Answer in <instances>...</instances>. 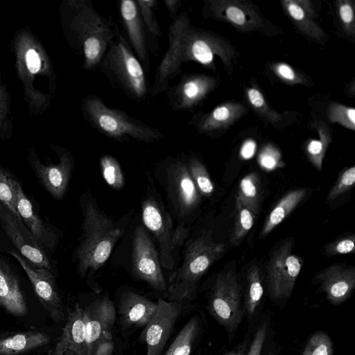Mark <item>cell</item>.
<instances>
[{
    "mask_svg": "<svg viewBox=\"0 0 355 355\" xmlns=\"http://www.w3.org/2000/svg\"><path fill=\"white\" fill-rule=\"evenodd\" d=\"M306 194V189L302 188L286 193L266 218L260 236H266L284 221L303 200Z\"/></svg>",
    "mask_w": 355,
    "mask_h": 355,
    "instance_id": "4316f807",
    "label": "cell"
},
{
    "mask_svg": "<svg viewBox=\"0 0 355 355\" xmlns=\"http://www.w3.org/2000/svg\"><path fill=\"white\" fill-rule=\"evenodd\" d=\"M155 174L164 189L170 214L178 223L187 226L200 204L201 195L185 160L167 157L158 164Z\"/></svg>",
    "mask_w": 355,
    "mask_h": 355,
    "instance_id": "ba28073f",
    "label": "cell"
},
{
    "mask_svg": "<svg viewBox=\"0 0 355 355\" xmlns=\"http://www.w3.org/2000/svg\"><path fill=\"white\" fill-rule=\"evenodd\" d=\"M318 139H311L306 145V155L313 166L319 171H322V162L331 141V136L327 125L323 121L315 123Z\"/></svg>",
    "mask_w": 355,
    "mask_h": 355,
    "instance_id": "1f68e13d",
    "label": "cell"
},
{
    "mask_svg": "<svg viewBox=\"0 0 355 355\" xmlns=\"http://www.w3.org/2000/svg\"><path fill=\"white\" fill-rule=\"evenodd\" d=\"M163 3L166 6L172 20L178 15L179 8L181 6V0H164Z\"/></svg>",
    "mask_w": 355,
    "mask_h": 355,
    "instance_id": "681fc988",
    "label": "cell"
},
{
    "mask_svg": "<svg viewBox=\"0 0 355 355\" xmlns=\"http://www.w3.org/2000/svg\"><path fill=\"white\" fill-rule=\"evenodd\" d=\"M0 306L16 316L26 313L27 307L19 281L8 263L0 258Z\"/></svg>",
    "mask_w": 355,
    "mask_h": 355,
    "instance_id": "d4e9b609",
    "label": "cell"
},
{
    "mask_svg": "<svg viewBox=\"0 0 355 355\" xmlns=\"http://www.w3.org/2000/svg\"><path fill=\"white\" fill-rule=\"evenodd\" d=\"M236 198L255 216L259 214L261 200V187L257 173H251L241 180Z\"/></svg>",
    "mask_w": 355,
    "mask_h": 355,
    "instance_id": "f546056e",
    "label": "cell"
},
{
    "mask_svg": "<svg viewBox=\"0 0 355 355\" xmlns=\"http://www.w3.org/2000/svg\"><path fill=\"white\" fill-rule=\"evenodd\" d=\"M246 280L245 311L248 316H252L259 306L263 294L261 271L257 265L253 264L248 268Z\"/></svg>",
    "mask_w": 355,
    "mask_h": 355,
    "instance_id": "4dcf8cb0",
    "label": "cell"
},
{
    "mask_svg": "<svg viewBox=\"0 0 355 355\" xmlns=\"http://www.w3.org/2000/svg\"><path fill=\"white\" fill-rule=\"evenodd\" d=\"M200 330V318L194 315L183 326L164 355H191Z\"/></svg>",
    "mask_w": 355,
    "mask_h": 355,
    "instance_id": "f1b7e54d",
    "label": "cell"
},
{
    "mask_svg": "<svg viewBox=\"0 0 355 355\" xmlns=\"http://www.w3.org/2000/svg\"><path fill=\"white\" fill-rule=\"evenodd\" d=\"M73 27L83 56L84 67L94 70L99 67L109 47L118 37L117 27L100 14L91 1H78Z\"/></svg>",
    "mask_w": 355,
    "mask_h": 355,
    "instance_id": "8992f818",
    "label": "cell"
},
{
    "mask_svg": "<svg viewBox=\"0 0 355 355\" xmlns=\"http://www.w3.org/2000/svg\"><path fill=\"white\" fill-rule=\"evenodd\" d=\"M73 164L72 157L65 154L58 164L44 166L35 162L33 168L44 189L53 198L61 199L67 189Z\"/></svg>",
    "mask_w": 355,
    "mask_h": 355,
    "instance_id": "603a6c76",
    "label": "cell"
},
{
    "mask_svg": "<svg viewBox=\"0 0 355 355\" xmlns=\"http://www.w3.org/2000/svg\"><path fill=\"white\" fill-rule=\"evenodd\" d=\"M355 183V166H352L342 172L329 191L327 201L330 202L349 190Z\"/></svg>",
    "mask_w": 355,
    "mask_h": 355,
    "instance_id": "ab89813d",
    "label": "cell"
},
{
    "mask_svg": "<svg viewBox=\"0 0 355 355\" xmlns=\"http://www.w3.org/2000/svg\"><path fill=\"white\" fill-rule=\"evenodd\" d=\"M132 272L157 292H166L168 285L162 270L159 254L144 226L138 225L133 234Z\"/></svg>",
    "mask_w": 355,
    "mask_h": 355,
    "instance_id": "8fae6325",
    "label": "cell"
},
{
    "mask_svg": "<svg viewBox=\"0 0 355 355\" xmlns=\"http://www.w3.org/2000/svg\"><path fill=\"white\" fill-rule=\"evenodd\" d=\"M246 96L254 110L272 123H277L282 119V115L272 110L266 102L263 94L256 87L247 89Z\"/></svg>",
    "mask_w": 355,
    "mask_h": 355,
    "instance_id": "8d00e7d4",
    "label": "cell"
},
{
    "mask_svg": "<svg viewBox=\"0 0 355 355\" xmlns=\"http://www.w3.org/2000/svg\"><path fill=\"white\" fill-rule=\"evenodd\" d=\"M0 224L22 257L38 268L51 270V263L45 251L22 220L0 203Z\"/></svg>",
    "mask_w": 355,
    "mask_h": 355,
    "instance_id": "5bb4252c",
    "label": "cell"
},
{
    "mask_svg": "<svg viewBox=\"0 0 355 355\" xmlns=\"http://www.w3.org/2000/svg\"><path fill=\"white\" fill-rule=\"evenodd\" d=\"M188 171L201 196L209 197L214 191V185L207 169L196 157L185 159Z\"/></svg>",
    "mask_w": 355,
    "mask_h": 355,
    "instance_id": "d6a6232c",
    "label": "cell"
},
{
    "mask_svg": "<svg viewBox=\"0 0 355 355\" xmlns=\"http://www.w3.org/2000/svg\"><path fill=\"white\" fill-rule=\"evenodd\" d=\"M154 191L153 189L148 188L142 200V221L157 243L162 268L174 270L189 237V230L186 225L175 223V219Z\"/></svg>",
    "mask_w": 355,
    "mask_h": 355,
    "instance_id": "5b68a950",
    "label": "cell"
},
{
    "mask_svg": "<svg viewBox=\"0 0 355 355\" xmlns=\"http://www.w3.org/2000/svg\"><path fill=\"white\" fill-rule=\"evenodd\" d=\"M256 150V143L253 139H247L245 140L240 150V155L243 159H250L251 158Z\"/></svg>",
    "mask_w": 355,
    "mask_h": 355,
    "instance_id": "c3c4849f",
    "label": "cell"
},
{
    "mask_svg": "<svg viewBox=\"0 0 355 355\" xmlns=\"http://www.w3.org/2000/svg\"><path fill=\"white\" fill-rule=\"evenodd\" d=\"M258 161L259 165L266 170H274L280 163L279 152L272 146H267L260 152Z\"/></svg>",
    "mask_w": 355,
    "mask_h": 355,
    "instance_id": "f6af8a7d",
    "label": "cell"
},
{
    "mask_svg": "<svg viewBox=\"0 0 355 355\" xmlns=\"http://www.w3.org/2000/svg\"><path fill=\"white\" fill-rule=\"evenodd\" d=\"M83 110L92 128L117 141L132 140L152 143L164 137L159 129L130 116L123 110L108 107L103 99L94 94L85 98Z\"/></svg>",
    "mask_w": 355,
    "mask_h": 355,
    "instance_id": "277c9868",
    "label": "cell"
},
{
    "mask_svg": "<svg viewBox=\"0 0 355 355\" xmlns=\"http://www.w3.org/2000/svg\"><path fill=\"white\" fill-rule=\"evenodd\" d=\"M26 60L29 71L34 73L40 69V59L34 49H30L26 55Z\"/></svg>",
    "mask_w": 355,
    "mask_h": 355,
    "instance_id": "7dc6e473",
    "label": "cell"
},
{
    "mask_svg": "<svg viewBox=\"0 0 355 355\" xmlns=\"http://www.w3.org/2000/svg\"><path fill=\"white\" fill-rule=\"evenodd\" d=\"M267 325L263 323L256 331L246 355H261L266 336Z\"/></svg>",
    "mask_w": 355,
    "mask_h": 355,
    "instance_id": "bcb514c9",
    "label": "cell"
},
{
    "mask_svg": "<svg viewBox=\"0 0 355 355\" xmlns=\"http://www.w3.org/2000/svg\"><path fill=\"white\" fill-rule=\"evenodd\" d=\"M180 266L174 269L167 288L168 301L192 300L201 278L224 254L226 246L214 241L211 230H204L187 240Z\"/></svg>",
    "mask_w": 355,
    "mask_h": 355,
    "instance_id": "3957f363",
    "label": "cell"
},
{
    "mask_svg": "<svg viewBox=\"0 0 355 355\" xmlns=\"http://www.w3.org/2000/svg\"><path fill=\"white\" fill-rule=\"evenodd\" d=\"M327 116L331 123H338L352 130L355 129V110L353 107L331 103L327 110Z\"/></svg>",
    "mask_w": 355,
    "mask_h": 355,
    "instance_id": "f35d334b",
    "label": "cell"
},
{
    "mask_svg": "<svg viewBox=\"0 0 355 355\" xmlns=\"http://www.w3.org/2000/svg\"><path fill=\"white\" fill-rule=\"evenodd\" d=\"M334 343L328 334L317 331L309 339L302 355H334Z\"/></svg>",
    "mask_w": 355,
    "mask_h": 355,
    "instance_id": "d590c367",
    "label": "cell"
},
{
    "mask_svg": "<svg viewBox=\"0 0 355 355\" xmlns=\"http://www.w3.org/2000/svg\"><path fill=\"white\" fill-rule=\"evenodd\" d=\"M197 355H202V354H200V353H199V354H198Z\"/></svg>",
    "mask_w": 355,
    "mask_h": 355,
    "instance_id": "db71d44e",
    "label": "cell"
},
{
    "mask_svg": "<svg viewBox=\"0 0 355 355\" xmlns=\"http://www.w3.org/2000/svg\"><path fill=\"white\" fill-rule=\"evenodd\" d=\"M119 10L133 52L141 63L148 65V53L146 41V27L136 1H121L119 3Z\"/></svg>",
    "mask_w": 355,
    "mask_h": 355,
    "instance_id": "7402d4cb",
    "label": "cell"
},
{
    "mask_svg": "<svg viewBox=\"0 0 355 355\" xmlns=\"http://www.w3.org/2000/svg\"><path fill=\"white\" fill-rule=\"evenodd\" d=\"M157 309L139 336L146 346V355H162L183 310L182 302L159 298Z\"/></svg>",
    "mask_w": 355,
    "mask_h": 355,
    "instance_id": "7c38bea8",
    "label": "cell"
},
{
    "mask_svg": "<svg viewBox=\"0 0 355 355\" xmlns=\"http://www.w3.org/2000/svg\"><path fill=\"white\" fill-rule=\"evenodd\" d=\"M103 178L112 188L119 190L123 188L125 180L122 169L116 159L110 155H105L99 159Z\"/></svg>",
    "mask_w": 355,
    "mask_h": 355,
    "instance_id": "e575fe53",
    "label": "cell"
},
{
    "mask_svg": "<svg viewBox=\"0 0 355 355\" xmlns=\"http://www.w3.org/2000/svg\"><path fill=\"white\" fill-rule=\"evenodd\" d=\"M49 338L41 332L28 331L0 339V355H16L46 345Z\"/></svg>",
    "mask_w": 355,
    "mask_h": 355,
    "instance_id": "83f0119b",
    "label": "cell"
},
{
    "mask_svg": "<svg viewBox=\"0 0 355 355\" xmlns=\"http://www.w3.org/2000/svg\"><path fill=\"white\" fill-rule=\"evenodd\" d=\"M206 8L213 17L226 21L241 31H254L263 25L258 12L246 1L210 0L207 1Z\"/></svg>",
    "mask_w": 355,
    "mask_h": 355,
    "instance_id": "ac0fdd59",
    "label": "cell"
},
{
    "mask_svg": "<svg viewBox=\"0 0 355 355\" xmlns=\"http://www.w3.org/2000/svg\"><path fill=\"white\" fill-rule=\"evenodd\" d=\"M157 303L132 291H126L119 303L120 323L125 329L145 327L157 309Z\"/></svg>",
    "mask_w": 355,
    "mask_h": 355,
    "instance_id": "ffe728a7",
    "label": "cell"
},
{
    "mask_svg": "<svg viewBox=\"0 0 355 355\" xmlns=\"http://www.w3.org/2000/svg\"><path fill=\"white\" fill-rule=\"evenodd\" d=\"M247 349V342L245 340L240 343L234 349L226 352L224 355H245Z\"/></svg>",
    "mask_w": 355,
    "mask_h": 355,
    "instance_id": "816d5d0a",
    "label": "cell"
},
{
    "mask_svg": "<svg viewBox=\"0 0 355 355\" xmlns=\"http://www.w3.org/2000/svg\"><path fill=\"white\" fill-rule=\"evenodd\" d=\"M314 279L330 303L339 305L350 297L355 288V268L334 264L316 273Z\"/></svg>",
    "mask_w": 355,
    "mask_h": 355,
    "instance_id": "d6986e66",
    "label": "cell"
},
{
    "mask_svg": "<svg viewBox=\"0 0 355 355\" xmlns=\"http://www.w3.org/2000/svg\"><path fill=\"white\" fill-rule=\"evenodd\" d=\"M9 181L14 193L16 209L23 223L44 250V248L54 250L59 241L58 233L35 212L21 184L10 177Z\"/></svg>",
    "mask_w": 355,
    "mask_h": 355,
    "instance_id": "e0dca14e",
    "label": "cell"
},
{
    "mask_svg": "<svg viewBox=\"0 0 355 355\" xmlns=\"http://www.w3.org/2000/svg\"><path fill=\"white\" fill-rule=\"evenodd\" d=\"M114 348L112 341L103 343L98 345L94 355H111Z\"/></svg>",
    "mask_w": 355,
    "mask_h": 355,
    "instance_id": "f907efd6",
    "label": "cell"
},
{
    "mask_svg": "<svg viewBox=\"0 0 355 355\" xmlns=\"http://www.w3.org/2000/svg\"><path fill=\"white\" fill-rule=\"evenodd\" d=\"M355 250V236L354 234L338 238L329 243L324 248L326 256L353 253Z\"/></svg>",
    "mask_w": 355,
    "mask_h": 355,
    "instance_id": "60d3db41",
    "label": "cell"
},
{
    "mask_svg": "<svg viewBox=\"0 0 355 355\" xmlns=\"http://www.w3.org/2000/svg\"><path fill=\"white\" fill-rule=\"evenodd\" d=\"M214 77L203 74L183 76L175 85L168 88L170 106L175 111H188L196 107L216 87Z\"/></svg>",
    "mask_w": 355,
    "mask_h": 355,
    "instance_id": "2e32d148",
    "label": "cell"
},
{
    "mask_svg": "<svg viewBox=\"0 0 355 355\" xmlns=\"http://www.w3.org/2000/svg\"><path fill=\"white\" fill-rule=\"evenodd\" d=\"M268 355H274L273 354H268Z\"/></svg>",
    "mask_w": 355,
    "mask_h": 355,
    "instance_id": "f5cc1de1",
    "label": "cell"
},
{
    "mask_svg": "<svg viewBox=\"0 0 355 355\" xmlns=\"http://www.w3.org/2000/svg\"><path fill=\"white\" fill-rule=\"evenodd\" d=\"M339 18L345 30L350 35L354 33V6L352 1L343 0L339 1L338 6Z\"/></svg>",
    "mask_w": 355,
    "mask_h": 355,
    "instance_id": "ee69618b",
    "label": "cell"
},
{
    "mask_svg": "<svg viewBox=\"0 0 355 355\" xmlns=\"http://www.w3.org/2000/svg\"><path fill=\"white\" fill-rule=\"evenodd\" d=\"M274 73L284 82L288 84H304V78L289 64L276 62L271 67Z\"/></svg>",
    "mask_w": 355,
    "mask_h": 355,
    "instance_id": "7bdbcfd3",
    "label": "cell"
},
{
    "mask_svg": "<svg viewBox=\"0 0 355 355\" xmlns=\"http://www.w3.org/2000/svg\"><path fill=\"white\" fill-rule=\"evenodd\" d=\"M0 203H1L3 205L7 207L15 216L21 219L16 209L15 196L9 181V176L1 168Z\"/></svg>",
    "mask_w": 355,
    "mask_h": 355,
    "instance_id": "b9f144b4",
    "label": "cell"
},
{
    "mask_svg": "<svg viewBox=\"0 0 355 355\" xmlns=\"http://www.w3.org/2000/svg\"><path fill=\"white\" fill-rule=\"evenodd\" d=\"M99 67L109 81L130 98L141 101L148 96L149 87L144 67L128 40L120 33Z\"/></svg>",
    "mask_w": 355,
    "mask_h": 355,
    "instance_id": "52a82bcc",
    "label": "cell"
},
{
    "mask_svg": "<svg viewBox=\"0 0 355 355\" xmlns=\"http://www.w3.org/2000/svg\"><path fill=\"white\" fill-rule=\"evenodd\" d=\"M282 3L302 33L315 40H322L324 38L322 29L313 20L315 14L310 1L284 0Z\"/></svg>",
    "mask_w": 355,
    "mask_h": 355,
    "instance_id": "484cf974",
    "label": "cell"
},
{
    "mask_svg": "<svg viewBox=\"0 0 355 355\" xmlns=\"http://www.w3.org/2000/svg\"><path fill=\"white\" fill-rule=\"evenodd\" d=\"M168 47L155 74L150 94L155 97L169 87V81L177 76L183 63L196 62L207 67L214 64L215 56L230 67L234 51L215 34L192 25L187 12H182L168 27Z\"/></svg>",
    "mask_w": 355,
    "mask_h": 355,
    "instance_id": "6da1fadb",
    "label": "cell"
},
{
    "mask_svg": "<svg viewBox=\"0 0 355 355\" xmlns=\"http://www.w3.org/2000/svg\"><path fill=\"white\" fill-rule=\"evenodd\" d=\"M87 355H94L101 344L112 340L116 311L108 297L98 298L83 308Z\"/></svg>",
    "mask_w": 355,
    "mask_h": 355,
    "instance_id": "4fadbf2b",
    "label": "cell"
},
{
    "mask_svg": "<svg viewBox=\"0 0 355 355\" xmlns=\"http://www.w3.org/2000/svg\"><path fill=\"white\" fill-rule=\"evenodd\" d=\"M294 241L284 240L270 254L266 266L268 291L271 298L288 297L301 271L302 259L292 252Z\"/></svg>",
    "mask_w": 355,
    "mask_h": 355,
    "instance_id": "30bf717a",
    "label": "cell"
},
{
    "mask_svg": "<svg viewBox=\"0 0 355 355\" xmlns=\"http://www.w3.org/2000/svg\"><path fill=\"white\" fill-rule=\"evenodd\" d=\"M241 286L233 263L217 274L207 301L208 311L229 334L234 333L241 322Z\"/></svg>",
    "mask_w": 355,
    "mask_h": 355,
    "instance_id": "9c48e42d",
    "label": "cell"
},
{
    "mask_svg": "<svg viewBox=\"0 0 355 355\" xmlns=\"http://www.w3.org/2000/svg\"><path fill=\"white\" fill-rule=\"evenodd\" d=\"M236 220L230 243L232 247L239 245L253 226L255 216L236 198Z\"/></svg>",
    "mask_w": 355,
    "mask_h": 355,
    "instance_id": "836d02e7",
    "label": "cell"
},
{
    "mask_svg": "<svg viewBox=\"0 0 355 355\" xmlns=\"http://www.w3.org/2000/svg\"><path fill=\"white\" fill-rule=\"evenodd\" d=\"M67 352L87 355L86 324L83 308L79 304H76L69 313L62 335L51 355H63Z\"/></svg>",
    "mask_w": 355,
    "mask_h": 355,
    "instance_id": "44dd1931",
    "label": "cell"
},
{
    "mask_svg": "<svg viewBox=\"0 0 355 355\" xmlns=\"http://www.w3.org/2000/svg\"><path fill=\"white\" fill-rule=\"evenodd\" d=\"M24 270L40 302L55 321L63 319L62 304L51 270L38 268L18 252H9Z\"/></svg>",
    "mask_w": 355,
    "mask_h": 355,
    "instance_id": "9a60e30c",
    "label": "cell"
},
{
    "mask_svg": "<svg viewBox=\"0 0 355 355\" xmlns=\"http://www.w3.org/2000/svg\"><path fill=\"white\" fill-rule=\"evenodd\" d=\"M83 216L82 233L73 252L80 277L92 279L110 257L114 246L125 232L131 220L132 212L116 219L107 216L98 207L89 193L80 198Z\"/></svg>",
    "mask_w": 355,
    "mask_h": 355,
    "instance_id": "7a4b0ae2",
    "label": "cell"
},
{
    "mask_svg": "<svg viewBox=\"0 0 355 355\" xmlns=\"http://www.w3.org/2000/svg\"><path fill=\"white\" fill-rule=\"evenodd\" d=\"M138 8L146 28L153 35L160 36L162 31L157 19L155 11L157 2L155 0H137Z\"/></svg>",
    "mask_w": 355,
    "mask_h": 355,
    "instance_id": "74e56055",
    "label": "cell"
},
{
    "mask_svg": "<svg viewBox=\"0 0 355 355\" xmlns=\"http://www.w3.org/2000/svg\"><path fill=\"white\" fill-rule=\"evenodd\" d=\"M245 112V107L238 103L221 104L211 112L196 116L189 123L202 134H211L229 127Z\"/></svg>",
    "mask_w": 355,
    "mask_h": 355,
    "instance_id": "cb8c5ba5",
    "label": "cell"
}]
</instances>
